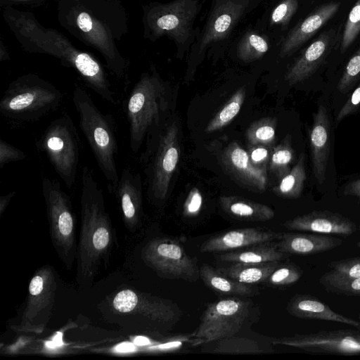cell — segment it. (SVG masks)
<instances>
[{
    "instance_id": "cb8c5ba5",
    "label": "cell",
    "mask_w": 360,
    "mask_h": 360,
    "mask_svg": "<svg viewBox=\"0 0 360 360\" xmlns=\"http://www.w3.org/2000/svg\"><path fill=\"white\" fill-rule=\"evenodd\" d=\"M342 240L321 233H285L276 243L277 248L287 255H309L326 252L339 247Z\"/></svg>"
},
{
    "instance_id": "7402d4cb",
    "label": "cell",
    "mask_w": 360,
    "mask_h": 360,
    "mask_svg": "<svg viewBox=\"0 0 360 360\" xmlns=\"http://www.w3.org/2000/svg\"><path fill=\"white\" fill-rule=\"evenodd\" d=\"M282 233L259 228L228 231L208 238L200 246L202 253H218L279 240Z\"/></svg>"
},
{
    "instance_id": "6da1fadb",
    "label": "cell",
    "mask_w": 360,
    "mask_h": 360,
    "mask_svg": "<svg viewBox=\"0 0 360 360\" xmlns=\"http://www.w3.org/2000/svg\"><path fill=\"white\" fill-rule=\"evenodd\" d=\"M81 180V229L76 258V280L81 286L89 287L101 264L107 263L115 235L105 208L103 189L88 166L83 167Z\"/></svg>"
},
{
    "instance_id": "ffe728a7",
    "label": "cell",
    "mask_w": 360,
    "mask_h": 360,
    "mask_svg": "<svg viewBox=\"0 0 360 360\" xmlns=\"http://www.w3.org/2000/svg\"><path fill=\"white\" fill-rule=\"evenodd\" d=\"M309 146L314 175L318 183L326 179L331 146V124L326 107L319 105L313 113V123L309 131Z\"/></svg>"
},
{
    "instance_id": "8d00e7d4",
    "label": "cell",
    "mask_w": 360,
    "mask_h": 360,
    "mask_svg": "<svg viewBox=\"0 0 360 360\" xmlns=\"http://www.w3.org/2000/svg\"><path fill=\"white\" fill-rule=\"evenodd\" d=\"M360 79V46L347 63L338 84L342 94H347Z\"/></svg>"
},
{
    "instance_id": "e575fe53",
    "label": "cell",
    "mask_w": 360,
    "mask_h": 360,
    "mask_svg": "<svg viewBox=\"0 0 360 360\" xmlns=\"http://www.w3.org/2000/svg\"><path fill=\"white\" fill-rule=\"evenodd\" d=\"M330 271L321 278L345 279L360 276V257L334 261L329 264Z\"/></svg>"
},
{
    "instance_id": "83f0119b",
    "label": "cell",
    "mask_w": 360,
    "mask_h": 360,
    "mask_svg": "<svg viewBox=\"0 0 360 360\" xmlns=\"http://www.w3.org/2000/svg\"><path fill=\"white\" fill-rule=\"evenodd\" d=\"M278 262L259 264L231 263L217 270L234 280L245 284L266 281L271 273L279 266Z\"/></svg>"
},
{
    "instance_id": "f1b7e54d",
    "label": "cell",
    "mask_w": 360,
    "mask_h": 360,
    "mask_svg": "<svg viewBox=\"0 0 360 360\" xmlns=\"http://www.w3.org/2000/svg\"><path fill=\"white\" fill-rule=\"evenodd\" d=\"M200 277L208 288L217 292L241 296L256 294L255 290L248 284L231 278L207 264L201 266Z\"/></svg>"
},
{
    "instance_id": "3957f363",
    "label": "cell",
    "mask_w": 360,
    "mask_h": 360,
    "mask_svg": "<svg viewBox=\"0 0 360 360\" xmlns=\"http://www.w3.org/2000/svg\"><path fill=\"white\" fill-rule=\"evenodd\" d=\"M72 102L79 118V128L92 150L110 193L114 194L120 176L117 167L118 144L113 117L105 114L94 103L88 92L76 86Z\"/></svg>"
},
{
    "instance_id": "8fae6325",
    "label": "cell",
    "mask_w": 360,
    "mask_h": 360,
    "mask_svg": "<svg viewBox=\"0 0 360 360\" xmlns=\"http://www.w3.org/2000/svg\"><path fill=\"white\" fill-rule=\"evenodd\" d=\"M249 307V302L236 297L208 304L195 337L207 342L233 336L247 319Z\"/></svg>"
},
{
    "instance_id": "ab89813d",
    "label": "cell",
    "mask_w": 360,
    "mask_h": 360,
    "mask_svg": "<svg viewBox=\"0 0 360 360\" xmlns=\"http://www.w3.org/2000/svg\"><path fill=\"white\" fill-rule=\"evenodd\" d=\"M360 108V82L353 90L336 116L334 124L337 126L346 117L355 113Z\"/></svg>"
},
{
    "instance_id": "484cf974",
    "label": "cell",
    "mask_w": 360,
    "mask_h": 360,
    "mask_svg": "<svg viewBox=\"0 0 360 360\" xmlns=\"http://www.w3.org/2000/svg\"><path fill=\"white\" fill-rule=\"evenodd\" d=\"M271 243V242H270ZM275 243H260L220 254L217 258L230 263L259 264L278 262L286 258Z\"/></svg>"
},
{
    "instance_id": "7bdbcfd3",
    "label": "cell",
    "mask_w": 360,
    "mask_h": 360,
    "mask_svg": "<svg viewBox=\"0 0 360 360\" xmlns=\"http://www.w3.org/2000/svg\"><path fill=\"white\" fill-rule=\"evenodd\" d=\"M251 162L257 167L266 169V165L269 160L268 150L263 146H257L249 155Z\"/></svg>"
},
{
    "instance_id": "9c48e42d",
    "label": "cell",
    "mask_w": 360,
    "mask_h": 360,
    "mask_svg": "<svg viewBox=\"0 0 360 360\" xmlns=\"http://www.w3.org/2000/svg\"><path fill=\"white\" fill-rule=\"evenodd\" d=\"M141 257L148 266L165 278L195 281L200 276L195 261L174 239H153L143 248Z\"/></svg>"
},
{
    "instance_id": "44dd1931",
    "label": "cell",
    "mask_w": 360,
    "mask_h": 360,
    "mask_svg": "<svg viewBox=\"0 0 360 360\" xmlns=\"http://www.w3.org/2000/svg\"><path fill=\"white\" fill-rule=\"evenodd\" d=\"M125 226L134 231L141 224L142 210L141 180L129 167L123 169L114 193Z\"/></svg>"
},
{
    "instance_id": "2e32d148",
    "label": "cell",
    "mask_w": 360,
    "mask_h": 360,
    "mask_svg": "<svg viewBox=\"0 0 360 360\" xmlns=\"http://www.w3.org/2000/svg\"><path fill=\"white\" fill-rule=\"evenodd\" d=\"M340 3L329 2L302 18L281 41L278 60H285L301 49L303 45L338 11Z\"/></svg>"
},
{
    "instance_id": "b9f144b4",
    "label": "cell",
    "mask_w": 360,
    "mask_h": 360,
    "mask_svg": "<svg viewBox=\"0 0 360 360\" xmlns=\"http://www.w3.org/2000/svg\"><path fill=\"white\" fill-rule=\"evenodd\" d=\"M202 195L199 190L193 188L189 193L184 205V213L187 215L197 214L202 205Z\"/></svg>"
},
{
    "instance_id": "d590c367",
    "label": "cell",
    "mask_w": 360,
    "mask_h": 360,
    "mask_svg": "<svg viewBox=\"0 0 360 360\" xmlns=\"http://www.w3.org/2000/svg\"><path fill=\"white\" fill-rule=\"evenodd\" d=\"M360 32V0L350 10L344 27L340 41V51L345 53Z\"/></svg>"
},
{
    "instance_id": "681fc988",
    "label": "cell",
    "mask_w": 360,
    "mask_h": 360,
    "mask_svg": "<svg viewBox=\"0 0 360 360\" xmlns=\"http://www.w3.org/2000/svg\"><path fill=\"white\" fill-rule=\"evenodd\" d=\"M356 245L358 246L359 248H360V240L358 241Z\"/></svg>"
},
{
    "instance_id": "e0dca14e",
    "label": "cell",
    "mask_w": 360,
    "mask_h": 360,
    "mask_svg": "<svg viewBox=\"0 0 360 360\" xmlns=\"http://www.w3.org/2000/svg\"><path fill=\"white\" fill-rule=\"evenodd\" d=\"M335 38L333 30L319 34L288 64L284 74L285 81L292 86L309 78L328 55Z\"/></svg>"
},
{
    "instance_id": "f907efd6",
    "label": "cell",
    "mask_w": 360,
    "mask_h": 360,
    "mask_svg": "<svg viewBox=\"0 0 360 360\" xmlns=\"http://www.w3.org/2000/svg\"><path fill=\"white\" fill-rule=\"evenodd\" d=\"M359 321H360V314H359Z\"/></svg>"
},
{
    "instance_id": "60d3db41",
    "label": "cell",
    "mask_w": 360,
    "mask_h": 360,
    "mask_svg": "<svg viewBox=\"0 0 360 360\" xmlns=\"http://www.w3.org/2000/svg\"><path fill=\"white\" fill-rule=\"evenodd\" d=\"M25 159V154L22 150L4 141L2 139H0V169H2L5 165L9 162L20 161Z\"/></svg>"
},
{
    "instance_id": "f6af8a7d",
    "label": "cell",
    "mask_w": 360,
    "mask_h": 360,
    "mask_svg": "<svg viewBox=\"0 0 360 360\" xmlns=\"http://www.w3.org/2000/svg\"><path fill=\"white\" fill-rule=\"evenodd\" d=\"M77 25L84 32H89L92 28V21L90 15L84 12L81 13L77 18Z\"/></svg>"
},
{
    "instance_id": "4fadbf2b",
    "label": "cell",
    "mask_w": 360,
    "mask_h": 360,
    "mask_svg": "<svg viewBox=\"0 0 360 360\" xmlns=\"http://www.w3.org/2000/svg\"><path fill=\"white\" fill-rule=\"evenodd\" d=\"M110 309L112 315L118 316L122 322L141 319L167 323L179 316L178 310L167 300L131 289L117 292L110 302Z\"/></svg>"
},
{
    "instance_id": "1f68e13d",
    "label": "cell",
    "mask_w": 360,
    "mask_h": 360,
    "mask_svg": "<svg viewBox=\"0 0 360 360\" xmlns=\"http://www.w3.org/2000/svg\"><path fill=\"white\" fill-rule=\"evenodd\" d=\"M295 153L288 136L274 148L270 157L269 169L277 177L281 179L291 169L290 164L294 160Z\"/></svg>"
},
{
    "instance_id": "52a82bcc",
    "label": "cell",
    "mask_w": 360,
    "mask_h": 360,
    "mask_svg": "<svg viewBox=\"0 0 360 360\" xmlns=\"http://www.w3.org/2000/svg\"><path fill=\"white\" fill-rule=\"evenodd\" d=\"M41 191L44 199L52 244L68 269L77 258L75 218L70 196L58 181L43 177Z\"/></svg>"
},
{
    "instance_id": "5b68a950",
    "label": "cell",
    "mask_w": 360,
    "mask_h": 360,
    "mask_svg": "<svg viewBox=\"0 0 360 360\" xmlns=\"http://www.w3.org/2000/svg\"><path fill=\"white\" fill-rule=\"evenodd\" d=\"M63 99L60 90L34 77L12 82L0 101V113L6 119L35 122L56 110Z\"/></svg>"
},
{
    "instance_id": "d4e9b609",
    "label": "cell",
    "mask_w": 360,
    "mask_h": 360,
    "mask_svg": "<svg viewBox=\"0 0 360 360\" xmlns=\"http://www.w3.org/2000/svg\"><path fill=\"white\" fill-rule=\"evenodd\" d=\"M287 311L300 319L334 321L360 327V321L334 311L327 304L309 295L297 294L292 297L288 304Z\"/></svg>"
},
{
    "instance_id": "7dc6e473",
    "label": "cell",
    "mask_w": 360,
    "mask_h": 360,
    "mask_svg": "<svg viewBox=\"0 0 360 360\" xmlns=\"http://www.w3.org/2000/svg\"><path fill=\"white\" fill-rule=\"evenodd\" d=\"M135 349L134 346L131 343L129 342H124L119 345L117 347V351L120 352H132Z\"/></svg>"
},
{
    "instance_id": "603a6c76",
    "label": "cell",
    "mask_w": 360,
    "mask_h": 360,
    "mask_svg": "<svg viewBox=\"0 0 360 360\" xmlns=\"http://www.w3.org/2000/svg\"><path fill=\"white\" fill-rule=\"evenodd\" d=\"M224 164L227 170L240 182L258 191L265 190L267 184L266 170L254 165L249 154L238 143H231L225 150Z\"/></svg>"
},
{
    "instance_id": "277c9868",
    "label": "cell",
    "mask_w": 360,
    "mask_h": 360,
    "mask_svg": "<svg viewBox=\"0 0 360 360\" xmlns=\"http://www.w3.org/2000/svg\"><path fill=\"white\" fill-rule=\"evenodd\" d=\"M167 104L166 87L158 75L143 77L131 90L124 111L132 152L136 153L147 136L158 128Z\"/></svg>"
},
{
    "instance_id": "f35d334b",
    "label": "cell",
    "mask_w": 360,
    "mask_h": 360,
    "mask_svg": "<svg viewBox=\"0 0 360 360\" xmlns=\"http://www.w3.org/2000/svg\"><path fill=\"white\" fill-rule=\"evenodd\" d=\"M302 275V271L293 264L279 265L266 281L274 285H288L296 283Z\"/></svg>"
},
{
    "instance_id": "c3c4849f",
    "label": "cell",
    "mask_w": 360,
    "mask_h": 360,
    "mask_svg": "<svg viewBox=\"0 0 360 360\" xmlns=\"http://www.w3.org/2000/svg\"><path fill=\"white\" fill-rule=\"evenodd\" d=\"M134 342L139 345H145L149 343V340L144 337H137L135 338Z\"/></svg>"
},
{
    "instance_id": "7a4b0ae2",
    "label": "cell",
    "mask_w": 360,
    "mask_h": 360,
    "mask_svg": "<svg viewBox=\"0 0 360 360\" xmlns=\"http://www.w3.org/2000/svg\"><path fill=\"white\" fill-rule=\"evenodd\" d=\"M268 0H211L204 23L187 55L185 79H193L205 59L226 55L235 37Z\"/></svg>"
},
{
    "instance_id": "4dcf8cb0",
    "label": "cell",
    "mask_w": 360,
    "mask_h": 360,
    "mask_svg": "<svg viewBox=\"0 0 360 360\" xmlns=\"http://www.w3.org/2000/svg\"><path fill=\"white\" fill-rule=\"evenodd\" d=\"M245 86H242L230 98L226 105L207 125L205 131L213 132L228 124L239 112L246 95Z\"/></svg>"
},
{
    "instance_id": "30bf717a",
    "label": "cell",
    "mask_w": 360,
    "mask_h": 360,
    "mask_svg": "<svg viewBox=\"0 0 360 360\" xmlns=\"http://www.w3.org/2000/svg\"><path fill=\"white\" fill-rule=\"evenodd\" d=\"M57 281L53 269L44 266L30 280L26 307L18 331L41 333L49 321L56 300Z\"/></svg>"
},
{
    "instance_id": "d6986e66",
    "label": "cell",
    "mask_w": 360,
    "mask_h": 360,
    "mask_svg": "<svg viewBox=\"0 0 360 360\" xmlns=\"http://www.w3.org/2000/svg\"><path fill=\"white\" fill-rule=\"evenodd\" d=\"M283 226L290 231H307L327 235L350 236L357 230L349 218L328 210L312 211L286 221Z\"/></svg>"
},
{
    "instance_id": "8992f818",
    "label": "cell",
    "mask_w": 360,
    "mask_h": 360,
    "mask_svg": "<svg viewBox=\"0 0 360 360\" xmlns=\"http://www.w3.org/2000/svg\"><path fill=\"white\" fill-rule=\"evenodd\" d=\"M55 172L68 188L75 184L81 142L75 124L68 112L53 120L36 141Z\"/></svg>"
},
{
    "instance_id": "f546056e",
    "label": "cell",
    "mask_w": 360,
    "mask_h": 360,
    "mask_svg": "<svg viewBox=\"0 0 360 360\" xmlns=\"http://www.w3.org/2000/svg\"><path fill=\"white\" fill-rule=\"evenodd\" d=\"M306 178L305 155L301 153L296 164L281 179L278 185L274 188V191L283 198H299L303 191Z\"/></svg>"
},
{
    "instance_id": "7c38bea8",
    "label": "cell",
    "mask_w": 360,
    "mask_h": 360,
    "mask_svg": "<svg viewBox=\"0 0 360 360\" xmlns=\"http://www.w3.org/2000/svg\"><path fill=\"white\" fill-rule=\"evenodd\" d=\"M155 151L147 169L148 190L152 199L164 200L179 159V128L170 123L158 135Z\"/></svg>"
},
{
    "instance_id": "836d02e7",
    "label": "cell",
    "mask_w": 360,
    "mask_h": 360,
    "mask_svg": "<svg viewBox=\"0 0 360 360\" xmlns=\"http://www.w3.org/2000/svg\"><path fill=\"white\" fill-rule=\"evenodd\" d=\"M219 341L217 345L214 348L213 352L230 354H260L262 352L258 343L251 339L234 338L232 336Z\"/></svg>"
},
{
    "instance_id": "ee69618b",
    "label": "cell",
    "mask_w": 360,
    "mask_h": 360,
    "mask_svg": "<svg viewBox=\"0 0 360 360\" xmlns=\"http://www.w3.org/2000/svg\"><path fill=\"white\" fill-rule=\"evenodd\" d=\"M343 193L345 195L360 198V176L347 182L344 186Z\"/></svg>"
},
{
    "instance_id": "74e56055",
    "label": "cell",
    "mask_w": 360,
    "mask_h": 360,
    "mask_svg": "<svg viewBox=\"0 0 360 360\" xmlns=\"http://www.w3.org/2000/svg\"><path fill=\"white\" fill-rule=\"evenodd\" d=\"M320 283L330 292L344 295L360 296V276L345 279L321 278Z\"/></svg>"
},
{
    "instance_id": "5bb4252c",
    "label": "cell",
    "mask_w": 360,
    "mask_h": 360,
    "mask_svg": "<svg viewBox=\"0 0 360 360\" xmlns=\"http://www.w3.org/2000/svg\"><path fill=\"white\" fill-rule=\"evenodd\" d=\"M281 41L255 22H249L235 37L226 55L244 65H255L278 59Z\"/></svg>"
},
{
    "instance_id": "d6a6232c",
    "label": "cell",
    "mask_w": 360,
    "mask_h": 360,
    "mask_svg": "<svg viewBox=\"0 0 360 360\" xmlns=\"http://www.w3.org/2000/svg\"><path fill=\"white\" fill-rule=\"evenodd\" d=\"M276 121L264 118L254 122L247 131V138L252 146H266L275 139Z\"/></svg>"
},
{
    "instance_id": "9a60e30c",
    "label": "cell",
    "mask_w": 360,
    "mask_h": 360,
    "mask_svg": "<svg viewBox=\"0 0 360 360\" xmlns=\"http://www.w3.org/2000/svg\"><path fill=\"white\" fill-rule=\"evenodd\" d=\"M272 343L314 353L354 354L360 353V332L352 330H321L276 338L272 340Z\"/></svg>"
},
{
    "instance_id": "bcb514c9",
    "label": "cell",
    "mask_w": 360,
    "mask_h": 360,
    "mask_svg": "<svg viewBox=\"0 0 360 360\" xmlns=\"http://www.w3.org/2000/svg\"><path fill=\"white\" fill-rule=\"evenodd\" d=\"M15 195V192L11 191L6 195L0 196V215H2L3 212Z\"/></svg>"
},
{
    "instance_id": "ba28073f",
    "label": "cell",
    "mask_w": 360,
    "mask_h": 360,
    "mask_svg": "<svg viewBox=\"0 0 360 360\" xmlns=\"http://www.w3.org/2000/svg\"><path fill=\"white\" fill-rule=\"evenodd\" d=\"M202 5L203 0H173L156 9V33L173 40L179 59L188 55L198 37L200 28L195 25Z\"/></svg>"
},
{
    "instance_id": "4316f807",
    "label": "cell",
    "mask_w": 360,
    "mask_h": 360,
    "mask_svg": "<svg viewBox=\"0 0 360 360\" xmlns=\"http://www.w3.org/2000/svg\"><path fill=\"white\" fill-rule=\"evenodd\" d=\"M223 210L236 219L249 221H264L274 217V211L269 207L236 196L220 198Z\"/></svg>"
},
{
    "instance_id": "ac0fdd59",
    "label": "cell",
    "mask_w": 360,
    "mask_h": 360,
    "mask_svg": "<svg viewBox=\"0 0 360 360\" xmlns=\"http://www.w3.org/2000/svg\"><path fill=\"white\" fill-rule=\"evenodd\" d=\"M303 0H268L255 23L281 41L300 20Z\"/></svg>"
}]
</instances>
